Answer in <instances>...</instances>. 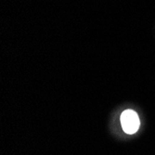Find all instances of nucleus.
<instances>
[{"mask_svg": "<svg viewBox=\"0 0 155 155\" xmlns=\"http://www.w3.org/2000/svg\"><path fill=\"white\" fill-rule=\"evenodd\" d=\"M121 124L126 134H134L139 127V118L133 110H126L121 115Z\"/></svg>", "mask_w": 155, "mask_h": 155, "instance_id": "f257e3e1", "label": "nucleus"}]
</instances>
